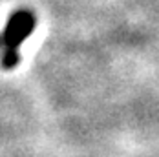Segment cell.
<instances>
[{
	"instance_id": "1",
	"label": "cell",
	"mask_w": 159,
	"mask_h": 157,
	"mask_svg": "<svg viewBox=\"0 0 159 157\" xmlns=\"http://www.w3.org/2000/svg\"><path fill=\"white\" fill-rule=\"evenodd\" d=\"M35 15L30 11H16L9 16L6 28L2 29L4 49L0 55V66L4 70H13L20 61V46L35 29Z\"/></svg>"
},
{
	"instance_id": "2",
	"label": "cell",
	"mask_w": 159,
	"mask_h": 157,
	"mask_svg": "<svg viewBox=\"0 0 159 157\" xmlns=\"http://www.w3.org/2000/svg\"><path fill=\"white\" fill-rule=\"evenodd\" d=\"M4 49V40H2V35H0V51Z\"/></svg>"
}]
</instances>
